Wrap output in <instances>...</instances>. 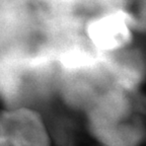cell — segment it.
Segmentation results:
<instances>
[{"label":"cell","instance_id":"6da1fadb","mask_svg":"<svg viewBox=\"0 0 146 146\" xmlns=\"http://www.w3.org/2000/svg\"><path fill=\"white\" fill-rule=\"evenodd\" d=\"M89 129L105 146H139L146 138V98L112 86L88 108Z\"/></svg>","mask_w":146,"mask_h":146},{"label":"cell","instance_id":"7a4b0ae2","mask_svg":"<svg viewBox=\"0 0 146 146\" xmlns=\"http://www.w3.org/2000/svg\"><path fill=\"white\" fill-rule=\"evenodd\" d=\"M0 146H51L43 117L25 106L0 111Z\"/></svg>","mask_w":146,"mask_h":146},{"label":"cell","instance_id":"3957f363","mask_svg":"<svg viewBox=\"0 0 146 146\" xmlns=\"http://www.w3.org/2000/svg\"><path fill=\"white\" fill-rule=\"evenodd\" d=\"M41 3H44L46 5H50V6H65V5L69 4L70 2H72L73 0H36Z\"/></svg>","mask_w":146,"mask_h":146},{"label":"cell","instance_id":"277c9868","mask_svg":"<svg viewBox=\"0 0 146 146\" xmlns=\"http://www.w3.org/2000/svg\"><path fill=\"white\" fill-rule=\"evenodd\" d=\"M0 1H2V0H0Z\"/></svg>","mask_w":146,"mask_h":146}]
</instances>
